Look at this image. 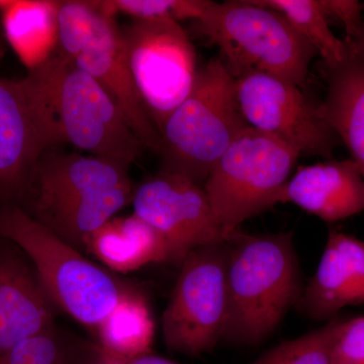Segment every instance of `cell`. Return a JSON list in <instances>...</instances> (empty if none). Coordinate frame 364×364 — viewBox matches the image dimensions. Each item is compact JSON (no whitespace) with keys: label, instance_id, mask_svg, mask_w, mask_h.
Masks as SVG:
<instances>
[{"label":"cell","instance_id":"1","mask_svg":"<svg viewBox=\"0 0 364 364\" xmlns=\"http://www.w3.org/2000/svg\"><path fill=\"white\" fill-rule=\"evenodd\" d=\"M18 82L47 150L70 144L131 165L145 149L105 88L57 50Z\"/></svg>","mask_w":364,"mask_h":364},{"label":"cell","instance_id":"2","mask_svg":"<svg viewBox=\"0 0 364 364\" xmlns=\"http://www.w3.org/2000/svg\"><path fill=\"white\" fill-rule=\"evenodd\" d=\"M228 242V310L223 341L255 346L298 305L303 279L293 232L245 234Z\"/></svg>","mask_w":364,"mask_h":364},{"label":"cell","instance_id":"3","mask_svg":"<svg viewBox=\"0 0 364 364\" xmlns=\"http://www.w3.org/2000/svg\"><path fill=\"white\" fill-rule=\"evenodd\" d=\"M0 236L28 256L55 306L81 324L100 327L133 296L114 275L86 259L23 208L0 212Z\"/></svg>","mask_w":364,"mask_h":364},{"label":"cell","instance_id":"4","mask_svg":"<svg viewBox=\"0 0 364 364\" xmlns=\"http://www.w3.org/2000/svg\"><path fill=\"white\" fill-rule=\"evenodd\" d=\"M248 127L237 98L236 77L223 60H210L163 126L162 171L205 183L215 163Z\"/></svg>","mask_w":364,"mask_h":364},{"label":"cell","instance_id":"5","mask_svg":"<svg viewBox=\"0 0 364 364\" xmlns=\"http://www.w3.org/2000/svg\"><path fill=\"white\" fill-rule=\"evenodd\" d=\"M195 28L219 48L235 77L258 71L303 85L318 55L282 14L253 0L212 1Z\"/></svg>","mask_w":364,"mask_h":364},{"label":"cell","instance_id":"6","mask_svg":"<svg viewBox=\"0 0 364 364\" xmlns=\"http://www.w3.org/2000/svg\"><path fill=\"white\" fill-rule=\"evenodd\" d=\"M56 25L57 51L105 88L144 147L160 155L161 134L136 90L116 16L102 11L97 1H58Z\"/></svg>","mask_w":364,"mask_h":364},{"label":"cell","instance_id":"7","mask_svg":"<svg viewBox=\"0 0 364 364\" xmlns=\"http://www.w3.org/2000/svg\"><path fill=\"white\" fill-rule=\"evenodd\" d=\"M299 156L286 143L250 127L230 145L203 186L215 219L229 236L242 223L277 205Z\"/></svg>","mask_w":364,"mask_h":364},{"label":"cell","instance_id":"8","mask_svg":"<svg viewBox=\"0 0 364 364\" xmlns=\"http://www.w3.org/2000/svg\"><path fill=\"white\" fill-rule=\"evenodd\" d=\"M228 242L200 246L181 263V273L162 316L170 350L200 355L223 338L228 310Z\"/></svg>","mask_w":364,"mask_h":364},{"label":"cell","instance_id":"9","mask_svg":"<svg viewBox=\"0 0 364 364\" xmlns=\"http://www.w3.org/2000/svg\"><path fill=\"white\" fill-rule=\"evenodd\" d=\"M122 38L136 90L161 134L195 85V48L181 23L170 18L133 20L122 30Z\"/></svg>","mask_w":364,"mask_h":364},{"label":"cell","instance_id":"10","mask_svg":"<svg viewBox=\"0 0 364 364\" xmlns=\"http://www.w3.org/2000/svg\"><path fill=\"white\" fill-rule=\"evenodd\" d=\"M239 107L250 128L279 139L299 155L331 158L338 138L299 86L258 71L236 77Z\"/></svg>","mask_w":364,"mask_h":364},{"label":"cell","instance_id":"11","mask_svg":"<svg viewBox=\"0 0 364 364\" xmlns=\"http://www.w3.org/2000/svg\"><path fill=\"white\" fill-rule=\"evenodd\" d=\"M134 215L166 242L169 260L181 264L191 250L229 240L215 219L205 189L186 177L161 171L143 182L133 198Z\"/></svg>","mask_w":364,"mask_h":364},{"label":"cell","instance_id":"12","mask_svg":"<svg viewBox=\"0 0 364 364\" xmlns=\"http://www.w3.org/2000/svg\"><path fill=\"white\" fill-rule=\"evenodd\" d=\"M130 164L117 160L46 151L28 186L33 191V218L86 196L132 184Z\"/></svg>","mask_w":364,"mask_h":364},{"label":"cell","instance_id":"13","mask_svg":"<svg viewBox=\"0 0 364 364\" xmlns=\"http://www.w3.org/2000/svg\"><path fill=\"white\" fill-rule=\"evenodd\" d=\"M364 304V242L331 230L317 270L296 309L314 320H332L346 306Z\"/></svg>","mask_w":364,"mask_h":364},{"label":"cell","instance_id":"14","mask_svg":"<svg viewBox=\"0 0 364 364\" xmlns=\"http://www.w3.org/2000/svg\"><path fill=\"white\" fill-rule=\"evenodd\" d=\"M291 203L326 222L364 212V179L351 159L299 167L280 191L277 203Z\"/></svg>","mask_w":364,"mask_h":364},{"label":"cell","instance_id":"15","mask_svg":"<svg viewBox=\"0 0 364 364\" xmlns=\"http://www.w3.org/2000/svg\"><path fill=\"white\" fill-rule=\"evenodd\" d=\"M55 304L37 273L13 252H0V356L53 329Z\"/></svg>","mask_w":364,"mask_h":364},{"label":"cell","instance_id":"16","mask_svg":"<svg viewBox=\"0 0 364 364\" xmlns=\"http://www.w3.org/2000/svg\"><path fill=\"white\" fill-rule=\"evenodd\" d=\"M47 148L18 80L0 78V196L20 193Z\"/></svg>","mask_w":364,"mask_h":364},{"label":"cell","instance_id":"17","mask_svg":"<svg viewBox=\"0 0 364 364\" xmlns=\"http://www.w3.org/2000/svg\"><path fill=\"white\" fill-rule=\"evenodd\" d=\"M327 95L318 112L350 152L364 179V60L351 53L335 66L322 64Z\"/></svg>","mask_w":364,"mask_h":364},{"label":"cell","instance_id":"18","mask_svg":"<svg viewBox=\"0 0 364 364\" xmlns=\"http://www.w3.org/2000/svg\"><path fill=\"white\" fill-rule=\"evenodd\" d=\"M116 272H128L169 260L166 242L136 215L114 218L92 234L86 246Z\"/></svg>","mask_w":364,"mask_h":364},{"label":"cell","instance_id":"19","mask_svg":"<svg viewBox=\"0 0 364 364\" xmlns=\"http://www.w3.org/2000/svg\"><path fill=\"white\" fill-rule=\"evenodd\" d=\"M133 195V186L127 184L86 196L35 219L74 248L86 247L92 234L132 202Z\"/></svg>","mask_w":364,"mask_h":364},{"label":"cell","instance_id":"20","mask_svg":"<svg viewBox=\"0 0 364 364\" xmlns=\"http://www.w3.org/2000/svg\"><path fill=\"white\" fill-rule=\"evenodd\" d=\"M259 6L282 14L322 58V64L335 66L350 55V48L330 28L318 0H253Z\"/></svg>","mask_w":364,"mask_h":364},{"label":"cell","instance_id":"21","mask_svg":"<svg viewBox=\"0 0 364 364\" xmlns=\"http://www.w3.org/2000/svg\"><path fill=\"white\" fill-rule=\"evenodd\" d=\"M98 329L105 346L121 360L147 354L154 332L149 311L136 296L122 301Z\"/></svg>","mask_w":364,"mask_h":364},{"label":"cell","instance_id":"22","mask_svg":"<svg viewBox=\"0 0 364 364\" xmlns=\"http://www.w3.org/2000/svg\"><path fill=\"white\" fill-rule=\"evenodd\" d=\"M57 6L58 1H0L6 40L16 46L21 56L28 42L41 43L46 51L52 54L38 35L57 48Z\"/></svg>","mask_w":364,"mask_h":364},{"label":"cell","instance_id":"23","mask_svg":"<svg viewBox=\"0 0 364 364\" xmlns=\"http://www.w3.org/2000/svg\"><path fill=\"white\" fill-rule=\"evenodd\" d=\"M343 321L332 318L317 330L282 342L249 364H332L333 346Z\"/></svg>","mask_w":364,"mask_h":364},{"label":"cell","instance_id":"24","mask_svg":"<svg viewBox=\"0 0 364 364\" xmlns=\"http://www.w3.org/2000/svg\"><path fill=\"white\" fill-rule=\"evenodd\" d=\"M208 0H102L98 6L111 16L127 14L133 20L170 18L196 21L208 9Z\"/></svg>","mask_w":364,"mask_h":364},{"label":"cell","instance_id":"25","mask_svg":"<svg viewBox=\"0 0 364 364\" xmlns=\"http://www.w3.org/2000/svg\"><path fill=\"white\" fill-rule=\"evenodd\" d=\"M59 358V342L52 329L16 344L0 356V364H56Z\"/></svg>","mask_w":364,"mask_h":364},{"label":"cell","instance_id":"26","mask_svg":"<svg viewBox=\"0 0 364 364\" xmlns=\"http://www.w3.org/2000/svg\"><path fill=\"white\" fill-rule=\"evenodd\" d=\"M332 364H364V317L343 321L333 346Z\"/></svg>","mask_w":364,"mask_h":364},{"label":"cell","instance_id":"27","mask_svg":"<svg viewBox=\"0 0 364 364\" xmlns=\"http://www.w3.org/2000/svg\"><path fill=\"white\" fill-rule=\"evenodd\" d=\"M318 4L326 18H334L342 23L346 33L344 39L346 44L355 42L363 26V4L355 0H318Z\"/></svg>","mask_w":364,"mask_h":364},{"label":"cell","instance_id":"28","mask_svg":"<svg viewBox=\"0 0 364 364\" xmlns=\"http://www.w3.org/2000/svg\"><path fill=\"white\" fill-rule=\"evenodd\" d=\"M119 364H177L169 359L161 358V356L152 355V354H144L138 358L121 360Z\"/></svg>","mask_w":364,"mask_h":364},{"label":"cell","instance_id":"29","mask_svg":"<svg viewBox=\"0 0 364 364\" xmlns=\"http://www.w3.org/2000/svg\"><path fill=\"white\" fill-rule=\"evenodd\" d=\"M348 46L350 48L351 53L358 56L359 58L364 60V21L363 28H361V32L359 33L358 39L355 40V42Z\"/></svg>","mask_w":364,"mask_h":364},{"label":"cell","instance_id":"30","mask_svg":"<svg viewBox=\"0 0 364 364\" xmlns=\"http://www.w3.org/2000/svg\"><path fill=\"white\" fill-rule=\"evenodd\" d=\"M6 52V38L4 37L2 33L1 28H0V59L4 56Z\"/></svg>","mask_w":364,"mask_h":364}]
</instances>
